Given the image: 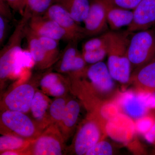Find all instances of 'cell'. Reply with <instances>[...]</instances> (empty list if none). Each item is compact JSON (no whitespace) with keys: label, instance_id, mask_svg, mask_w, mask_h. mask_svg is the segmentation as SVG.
Segmentation results:
<instances>
[{"label":"cell","instance_id":"cell-19","mask_svg":"<svg viewBox=\"0 0 155 155\" xmlns=\"http://www.w3.org/2000/svg\"><path fill=\"white\" fill-rule=\"evenodd\" d=\"M31 140L13 134L2 136L0 137L1 153L6 151H14L21 153L28 147Z\"/></svg>","mask_w":155,"mask_h":155},{"label":"cell","instance_id":"cell-28","mask_svg":"<svg viewBox=\"0 0 155 155\" xmlns=\"http://www.w3.org/2000/svg\"><path fill=\"white\" fill-rule=\"evenodd\" d=\"M61 76L56 73H48L42 78L40 84L43 88L48 91L54 84L61 81Z\"/></svg>","mask_w":155,"mask_h":155},{"label":"cell","instance_id":"cell-4","mask_svg":"<svg viewBox=\"0 0 155 155\" xmlns=\"http://www.w3.org/2000/svg\"><path fill=\"white\" fill-rule=\"evenodd\" d=\"M106 123L104 119L91 118L81 125L76 134L74 143L76 155H86L89 150L106 136Z\"/></svg>","mask_w":155,"mask_h":155},{"label":"cell","instance_id":"cell-2","mask_svg":"<svg viewBox=\"0 0 155 155\" xmlns=\"http://www.w3.org/2000/svg\"><path fill=\"white\" fill-rule=\"evenodd\" d=\"M21 19L7 43L0 52V78L5 80L15 72L16 61L21 50L22 39L25 38V28L32 15L27 9H25Z\"/></svg>","mask_w":155,"mask_h":155},{"label":"cell","instance_id":"cell-13","mask_svg":"<svg viewBox=\"0 0 155 155\" xmlns=\"http://www.w3.org/2000/svg\"><path fill=\"white\" fill-rule=\"evenodd\" d=\"M133 11V20L127 30L136 32L155 25V0H141Z\"/></svg>","mask_w":155,"mask_h":155},{"label":"cell","instance_id":"cell-20","mask_svg":"<svg viewBox=\"0 0 155 155\" xmlns=\"http://www.w3.org/2000/svg\"><path fill=\"white\" fill-rule=\"evenodd\" d=\"M80 111V105L77 101L71 100L67 103L63 118L59 123L63 131H69L75 126Z\"/></svg>","mask_w":155,"mask_h":155},{"label":"cell","instance_id":"cell-27","mask_svg":"<svg viewBox=\"0 0 155 155\" xmlns=\"http://www.w3.org/2000/svg\"><path fill=\"white\" fill-rule=\"evenodd\" d=\"M107 46V37L105 33L101 36L92 38L83 44L82 51H89L105 47Z\"/></svg>","mask_w":155,"mask_h":155},{"label":"cell","instance_id":"cell-14","mask_svg":"<svg viewBox=\"0 0 155 155\" xmlns=\"http://www.w3.org/2000/svg\"><path fill=\"white\" fill-rule=\"evenodd\" d=\"M35 91L30 84H21L8 94L5 99V104L8 110L27 113L31 106Z\"/></svg>","mask_w":155,"mask_h":155},{"label":"cell","instance_id":"cell-16","mask_svg":"<svg viewBox=\"0 0 155 155\" xmlns=\"http://www.w3.org/2000/svg\"><path fill=\"white\" fill-rule=\"evenodd\" d=\"M104 6L109 27L112 31H118L129 26L133 19V11L114 5L101 0Z\"/></svg>","mask_w":155,"mask_h":155},{"label":"cell","instance_id":"cell-34","mask_svg":"<svg viewBox=\"0 0 155 155\" xmlns=\"http://www.w3.org/2000/svg\"><path fill=\"white\" fill-rule=\"evenodd\" d=\"M146 137L147 140L151 142L155 141V122L150 129L147 132Z\"/></svg>","mask_w":155,"mask_h":155},{"label":"cell","instance_id":"cell-8","mask_svg":"<svg viewBox=\"0 0 155 155\" xmlns=\"http://www.w3.org/2000/svg\"><path fill=\"white\" fill-rule=\"evenodd\" d=\"M1 122L15 135L29 140L36 134L33 122L22 112L7 110L2 114Z\"/></svg>","mask_w":155,"mask_h":155},{"label":"cell","instance_id":"cell-18","mask_svg":"<svg viewBox=\"0 0 155 155\" xmlns=\"http://www.w3.org/2000/svg\"><path fill=\"white\" fill-rule=\"evenodd\" d=\"M64 8L78 23L84 22L88 14L90 0H54Z\"/></svg>","mask_w":155,"mask_h":155},{"label":"cell","instance_id":"cell-5","mask_svg":"<svg viewBox=\"0 0 155 155\" xmlns=\"http://www.w3.org/2000/svg\"><path fill=\"white\" fill-rule=\"evenodd\" d=\"M63 149L61 132L58 126L52 125L36 139L31 140L25 151L28 154L60 155L63 153Z\"/></svg>","mask_w":155,"mask_h":155},{"label":"cell","instance_id":"cell-12","mask_svg":"<svg viewBox=\"0 0 155 155\" xmlns=\"http://www.w3.org/2000/svg\"><path fill=\"white\" fill-rule=\"evenodd\" d=\"M145 95L127 92L120 97V106L122 110L132 119L139 120L147 116L150 109L148 94Z\"/></svg>","mask_w":155,"mask_h":155},{"label":"cell","instance_id":"cell-22","mask_svg":"<svg viewBox=\"0 0 155 155\" xmlns=\"http://www.w3.org/2000/svg\"><path fill=\"white\" fill-rule=\"evenodd\" d=\"M54 4V0H26L25 8L32 16L43 15Z\"/></svg>","mask_w":155,"mask_h":155},{"label":"cell","instance_id":"cell-26","mask_svg":"<svg viewBox=\"0 0 155 155\" xmlns=\"http://www.w3.org/2000/svg\"><path fill=\"white\" fill-rule=\"evenodd\" d=\"M114 153V147L110 142L102 140L91 148L86 155H111Z\"/></svg>","mask_w":155,"mask_h":155},{"label":"cell","instance_id":"cell-25","mask_svg":"<svg viewBox=\"0 0 155 155\" xmlns=\"http://www.w3.org/2000/svg\"><path fill=\"white\" fill-rule=\"evenodd\" d=\"M82 54L87 64H93L101 62L107 55V46L99 49L89 51H82Z\"/></svg>","mask_w":155,"mask_h":155},{"label":"cell","instance_id":"cell-3","mask_svg":"<svg viewBox=\"0 0 155 155\" xmlns=\"http://www.w3.org/2000/svg\"><path fill=\"white\" fill-rule=\"evenodd\" d=\"M127 56L132 72L155 60V29L151 28L133 32Z\"/></svg>","mask_w":155,"mask_h":155},{"label":"cell","instance_id":"cell-33","mask_svg":"<svg viewBox=\"0 0 155 155\" xmlns=\"http://www.w3.org/2000/svg\"><path fill=\"white\" fill-rule=\"evenodd\" d=\"M48 91L50 94L53 96L59 97L64 94L65 92V88L61 81L54 84Z\"/></svg>","mask_w":155,"mask_h":155},{"label":"cell","instance_id":"cell-17","mask_svg":"<svg viewBox=\"0 0 155 155\" xmlns=\"http://www.w3.org/2000/svg\"><path fill=\"white\" fill-rule=\"evenodd\" d=\"M25 38L31 58L39 68H47L54 62L42 45L37 35L31 30L28 25L25 29Z\"/></svg>","mask_w":155,"mask_h":155},{"label":"cell","instance_id":"cell-36","mask_svg":"<svg viewBox=\"0 0 155 155\" xmlns=\"http://www.w3.org/2000/svg\"></svg>","mask_w":155,"mask_h":155},{"label":"cell","instance_id":"cell-15","mask_svg":"<svg viewBox=\"0 0 155 155\" xmlns=\"http://www.w3.org/2000/svg\"><path fill=\"white\" fill-rule=\"evenodd\" d=\"M129 83L142 93H155V60L131 73Z\"/></svg>","mask_w":155,"mask_h":155},{"label":"cell","instance_id":"cell-9","mask_svg":"<svg viewBox=\"0 0 155 155\" xmlns=\"http://www.w3.org/2000/svg\"><path fill=\"white\" fill-rule=\"evenodd\" d=\"M28 27L38 36L46 37L58 41L69 42L71 39L64 28L52 19L43 15L31 16L28 24Z\"/></svg>","mask_w":155,"mask_h":155},{"label":"cell","instance_id":"cell-21","mask_svg":"<svg viewBox=\"0 0 155 155\" xmlns=\"http://www.w3.org/2000/svg\"><path fill=\"white\" fill-rule=\"evenodd\" d=\"M48 107V102L46 97L40 92H35L30 108L34 118L39 122L43 120Z\"/></svg>","mask_w":155,"mask_h":155},{"label":"cell","instance_id":"cell-11","mask_svg":"<svg viewBox=\"0 0 155 155\" xmlns=\"http://www.w3.org/2000/svg\"><path fill=\"white\" fill-rule=\"evenodd\" d=\"M78 41H71L64 49L59 63L58 69L61 72H72L73 75H78L86 69V62L82 53L78 48Z\"/></svg>","mask_w":155,"mask_h":155},{"label":"cell","instance_id":"cell-1","mask_svg":"<svg viewBox=\"0 0 155 155\" xmlns=\"http://www.w3.org/2000/svg\"><path fill=\"white\" fill-rule=\"evenodd\" d=\"M133 32L108 31L105 32L107 41V67L114 80L128 83L132 73L127 56L128 45Z\"/></svg>","mask_w":155,"mask_h":155},{"label":"cell","instance_id":"cell-7","mask_svg":"<svg viewBox=\"0 0 155 155\" xmlns=\"http://www.w3.org/2000/svg\"><path fill=\"white\" fill-rule=\"evenodd\" d=\"M54 20L66 31L71 41L79 42L86 37L85 28L73 19L63 7L54 4L43 15Z\"/></svg>","mask_w":155,"mask_h":155},{"label":"cell","instance_id":"cell-35","mask_svg":"<svg viewBox=\"0 0 155 155\" xmlns=\"http://www.w3.org/2000/svg\"><path fill=\"white\" fill-rule=\"evenodd\" d=\"M20 153L14 151H6L1 153L2 155H17L20 154Z\"/></svg>","mask_w":155,"mask_h":155},{"label":"cell","instance_id":"cell-24","mask_svg":"<svg viewBox=\"0 0 155 155\" xmlns=\"http://www.w3.org/2000/svg\"><path fill=\"white\" fill-rule=\"evenodd\" d=\"M67 104L64 99H57L51 104L50 107V114L53 120L60 123L64 116Z\"/></svg>","mask_w":155,"mask_h":155},{"label":"cell","instance_id":"cell-6","mask_svg":"<svg viewBox=\"0 0 155 155\" xmlns=\"http://www.w3.org/2000/svg\"><path fill=\"white\" fill-rule=\"evenodd\" d=\"M85 75L91 84L106 100L113 97L116 91L114 79L110 74L107 65L102 61L87 67Z\"/></svg>","mask_w":155,"mask_h":155},{"label":"cell","instance_id":"cell-32","mask_svg":"<svg viewBox=\"0 0 155 155\" xmlns=\"http://www.w3.org/2000/svg\"><path fill=\"white\" fill-rule=\"evenodd\" d=\"M11 7L5 0H0V16L9 20L12 19V14Z\"/></svg>","mask_w":155,"mask_h":155},{"label":"cell","instance_id":"cell-29","mask_svg":"<svg viewBox=\"0 0 155 155\" xmlns=\"http://www.w3.org/2000/svg\"><path fill=\"white\" fill-rule=\"evenodd\" d=\"M114 5L133 11L141 0H104Z\"/></svg>","mask_w":155,"mask_h":155},{"label":"cell","instance_id":"cell-30","mask_svg":"<svg viewBox=\"0 0 155 155\" xmlns=\"http://www.w3.org/2000/svg\"><path fill=\"white\" fill-rule=\"evenodd\" d=\"M12 9L22 15L26 6V0H5Z\"/></svg>","mask_w":155,"mask_h":155},{"label":"cell","instance_id":"cell-23","mask_svg":"<svg viewBox=\"0 0 155 155\" xmlns=\"http://www.w3.org/2000/svg\"><path fill=\"white\" fill-rule=\"evenodd\" d=\"M37 36L42 45L44 48L48 55L53 61L55 62L60 54L59 41L54 39L38 35H37Z\"/></svg>","mask_w":155,"mask_h":155},{"label":"cell","instance_id":"cell-10","mask_svg":"<svg viewBox=\"0 0 155 155\" xmlns=\"http://www.w3.org/2000/svg\"><path fill=\"white\" fill-rule=\"evenodd\" d=\"M87 37L93 36L107 32L109 28L104 6L101 0H90V6L84 20Z\"/></svg>","mask_w":155,"mask_h":155},{"label":"cell","instance_id":"cell-31","mask_svg":"<svg viewBox=\"0 0 155 155\" xmlns=\"http://www.w3.org/2000/svg\"><path fill=\"white\" fill-rule=\"evenodd\" d=\"M9 20L0 16V45L2 46L4 44L7 37L8 31V23Z\"/></svg>","mask_w":155,"mask_h":155}]
</instances>
